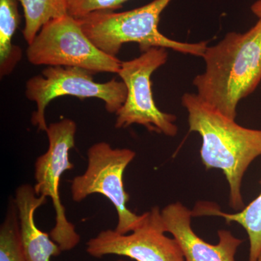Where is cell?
Returning a JSON list of instances; mask_svg holds the SVG:
<instances>
[{
	"label": "cell",
	"instance_id": "cell-8",
	"mask_svg": "<svg viewBox=\"0 0 261 261\" xmlns=\"http://www.w3.org/2000/svg\"><path fill=\"white\" fill-rule=\"evenodd\" d=\"M76 130V123L69 118L50 123L46 130L49 142L47 150L35 162L34 190L37 195L49 197L53 202L56 224L49 235L63 252L73 250L81 240L74 225L67 219L59 192L62 175L74 168L70 161L69 152L75 146Z\"/></svg>",
	"mask_w": 261,
	"mask_h": 261
},
{
	"label": "cell",
	"instance_id": "cell-4",
	"mask_svg": "<svg viewBox=\"0 0 261 261\" xmlns=\"http://www.w3.org/2000/svg\"><path fill=\"white\" fill-rule=\"evenodd\" d=\"M31 64L77 67L97 73L118 74L121 61L91 42L78 19L69 15L51 20L38 33L27 49Z\"/></svg>",
	"mask_w": 261,
	"mask_h": 261
},
{
	"label": "cell",
	"instance_id": "cell-2",
	"mask_svg": "<svg viewBox=\"0 0 261 261\" xmlns=\"http://www.w3.org/2000/svg\"><path fill=\"white\" fill-rule=\"evenodd\" d=\"M182 105L188 113L190 132L202 139L200 157L206 169L223 171L229 187V205L234 210L245 207L242 184L245 171L261 155V130L238 125L201 100L186 93Z\"/></svg>",
	"mask_w": 261,
	"mask_h": 261
},
{
	"label": "cell",
	"instance_id": "cell-9",
	"mask_svg": "<svg viewBox=\"0 0 261 261\" xmlns=\"http://www.w3.org/2000/svg\"><path fill=\"white\" fill-rule=\"evenodd\" d=\"M165 233L161 211L154 207L142 214L140 225L132 232L100 231L87 242V252L96 258L115 255L136 261H185L176 240Z\"/></svg>",
	"mask_w": 261,
	"mask_h": 261
},
{
	"label": "cell",
	"instance_id": "cell-17",
	"mask_svg": "<svg viewBox=\"0 0 261 261\" xmlns=\"http://www.w3.org/2000/svg\"><path fill=\"white\" fill-rule=\"evenodd\" d=\"M251 10L252 13L258 17L259 20H261V0H257L252 5Z\"/></svg>",
	"mask_w": 261,
	"mask_h": 261
},
{
	"label": "cell",
	"instance_id": "cell-12",
	"mask_svg": "<svg viewBox=\"0 0 261 261\" xmlns=\"http://www.w3.org/2000/svg\"><path fill=\"white\" fill-rule=\"evenodd\" d=\"M192 216H219L226 222L241 225L248 235L250 253L248 261H257L261 253V192L255 200L236 214H226L215 207L214 203H197L192 211Z\"/></svg>",
	"mask_w": 261,
	"mask_h": 261
},
{
	"label": "cell",
	"instance_id": "cell-11",
	"mask_svg": "<svg viewBox=\"0 0 261 261\" xmlns=\"http://www.w3.org/2000/svg\"><path fill=\"white\" fill-rule=\"evenodd\" d=\"M14 200L18 208L20 240L27 261H51L62 250L51 240L49 233L39 229L35 222V212L47 203V198L37 195L34 187L29 184L20 185L15 190Z\"/></svg>",
	"mask_w": 261,
	"mask_h": 261
},
{
	"label": "cell",
	"instance_id": "cell-5",
	"mask_svg": "<svg viewBox=\"0 0 261 261\" xmlns=\"http://www.w3.org/2000/svg\"><path fill=\"white\" fill-rule=\"evenodd\" d=\"M135 156L132 149L113 148L105 142L94 144L87 151V169L73 178L70 185L74 202H82L93 194H100L111 201L118 216L115 230L120 233L132 232L142 219V214H136L127 207L129 195L123 184V173Z\"/></svg>",
	"mask_w": 261,
	"mask_h": 261
},
{
	"label": "cell",
	"instance_id": "cell-6",
	"mask_svg": "<svg viewBox=\"0 0 261 261\" xmlns=\"http://www.w3.org/2000/svg\"><path fill=\"white\" fill-rule=\"evenodd\" d=\"M93 75L77 67L48 66L42 74L29 79L25 84V97L37 106L31 119L32 124L38 130L46 132V108L53 99L65 95L80 99L97 98L104 102L108 113L118 112L126 101V84L116 79L97 83Z\"/></svg>",
	"mask_w": 261,
	"mask_h": 261
},
{
	"label": "cell",
	"instance_id": "cell-18",
	"mask_svg": "<svg viewBox=\"0 0 261 261\" xmlns=\"http://www.w3.org/2000/svg\"><path fill=\"white\" fill-rule=\"evenodd\" d=\"M257 261H261V253L260 256L258 257V259H257Z\"/></svg>",
	"mask_w": 261,
	"mask_h": 261
},
{
	"label": "cell",
	"instance_id": "cell-19",
	"mask_svg": "<svg viewBox=\"0 0 261 261\" xmlns=\"http://www.w3.org/2000/svg\"><path fill=\"white\" fill-rule=\"evenodd\" d=\"M116 261H126V260H122V259H120V260H116Z\"/></svg>",
	"mask_w": 261,
	"mask_h": 261
},
{
	"label": "cell",
	"instance_id": "cell-1",
	"mask_svg": "<svg viewBox=\"0 0 261 261\" xmlns=\"http://www.w3.org/2000/svg\"><path fill=\"white\" fill-rule=\"evenodd\" d=\"M205 70L193 81L197 96L224 116L236 120L238 103L261 81V20L248 32L228 33L203 56Z\"/></svg>",
	"mask_w": 261,
	"mask_h": 261
},
{
	"label": "cell",
	"instance_id": "cell-3",
	"mask_svg": "<svg viewBox=\"0 0 261 261\" xmlns=\"http://www.w3.org/2000/svg\"><path fill=\"white\" fill-rule=\"evenodd\" d=\"M171 1L154 0L121 13L95 12L78 20L91 42L110 56L116 57L125 43L135 42L142 53L152 47H163L202 58L207 42H178L159 32L160 17Z\"/></svg>",
	"mask_w": 261,
	"mask_h": 261
},
{
	"label": "cell",
	"instance_id": "cell-15",
	"mask_svg": "<svg viewBox=\"0 0 261 261\" xmlns=\"http://www.w3.org/2000/svg\"><path fill=\"white\" fill-rule=\"evenodd\" d=\"M0 261H27L20 240L18 212L10 197L4 221L0 226Z\"/></svg>",
	"mask_w": 261,
	"mask_h": 261
},
{
	"label": "cell",
	"instance_id": "cell-14",
	"mask_svg": "<svg viewBox=\"0 0 261 261\" xmlns=\"http://www.w3.org/2000/svg\"><path fill=\"white\" fill-rule=\"evenodd\" d=\"M19 3L23 7V35L28 45L46 23L68 14L67 0H19Z\"/></svg>",
	"mask_w": 261,
	"mask_h": 261
},
{
	"label": "cell",
	"instance_id": "cell-13",
	"mask_svg": "<svg viewBox=\"0 0 261 261\" xmlns=\"http://www.w3.org/2000/svg\"><path fill=\"white\" fill-rule=\"evenodd\" d=\"M19 0H0V75H10L22 58L21 49L12 43L20 24Z\"/></svg>",
	"mask_w": 261,
	"mask_h": 261
},
{
	"label": "cell",
	"instance_id": "cell-10",
	"mask_svg": "<svg viewBox=\"0 0 261 261\" xmlns=\"http://www.w3.org/2000/svg\"><path fill=\"white\" fill-rule=\"evenodd\" d=\"M163 227L176 240L185 261H236L235 255L243 240L228 230L218 231L219 243L211 245L197 236L192 227V212L180 202L161 210Z\"/></svg>",
	"mask_w": 261,
	"mask_h": 261
},
{
	"label": "cell",
	"instance_id": "cell-16",
	"mask_svg": "<svg viewBox=\"0 0 261 261\" xmlns=\"http://www.w3.org/2000/svg\"><path fill=\"white\" fill-rule=\"evenodd\" d=\"M128 0H67L68 13L80 19L95 12L115 11Z\"/></svg>",
	"mask_w": 261,
	"mask_h": 261
},
{
	"label": "cell",
	"instance_id": "cell-7",
	"mask_svg": "<svg viewBox=\"0 0 261 261\" xmlns=\"http://www.w3.org/2000/svg\"><path fill=\"white\" fill-rule=\"evenodd\" d=\"M166 48L152 47L138 58L121 62L118 75L126 84V99L116 113V128L142 125L149 132L175 137L178 126L176 116L161 111L156 106L151 89V76L168 61Z\"/></svg>",
	"mask_w": 261,
	"mask_h": 261
}]
</instances>
